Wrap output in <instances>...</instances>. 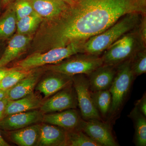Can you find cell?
<instances>
[{
    "label": "cell",
    "instance_id": "9a60e30c",
    "mask_svg": "<svg viewBox=\"0 0 146 146\" xmlns=\"http://www.w3.org/2000/svg\"><path fill=\"white\" fill-rule=\"evenodd\" d=\"M33 9L42 18L52 20L59 17L70 6L60 0H29Z\"/></svg>",
    "mask_w": 146,
    "mask_h": 146
},
{
    "label": "cell",
    "instance_id": "f546056e",
    "mask_svg": "<svg viewBox=\"0 0 146 146\" xmlns=\"http://www.w3.org/2000/svg\"><path fill=\"white\" fill-rule=\"evenodd\" d=\"M14 67L12 68H7L5 67L0 68V82L9 73H10L14 69Z\"/></svg>",
    "mask_w": 146,
    "mask_h": 146
},
{
    "label": "cell",
    "instance_id": "d6986e66",
    "mask_svg": "<svg viewBox=\"0 0 146 146\" xmlns=\"http://www.w3.org/2000/svg\"><path fill=\"white\" fill-rule=\"evenodd\" d=\"M42 100L33 92L19 99L9 100L5 107V115L39 109Z\"/></svg>",
    "mask_w": 146,
    "mask_h": 146
},
{
    "label": "cell",
    "instance_id": "f1b7e54d",
    "mask_svg": "<svg viewBox=\"0 0 146 146\" xmlns=\"http://www.w3.org/2000/svg\"><path fill=\"white\" fill-rule=\"evenodd\" d=\"M8 100L5 98L0 101V121L5 117V110Z\"/></svg>",
    "mask_w": 146,
    "mask_h": 146
},
{
    "label": "cell",
    "instance_id": "5bb4252c",
    "mask_svg": "<svg viewBox=\"0 0 146 146\" xmlns=\"http://www.w3.org/2000/svg\"><path fill=\"white\" fill-rule=\"evenodd\" d=\"M67 131L50 124H41L37 146H67Z\"/></svg>",
    "mask_w": 146,
    "mask_h": 146
},
{
    "label": "cell",
    "instance_id": "ffe728a7",
    "mask_svg": "<svg viewBox=\"0 0 146 146\" xmlns=\"http://www.w3.org/2000/svg\"><path fill=\"white\" fill-rule=\"evenodd\" d=\"M135 128V143L136 146H146V119L135 106L128 115Z\"/></svg>",
    "mask_w": 146,
    "mask_h": 146
},
{
    "label": "cell",
    "instance_id": "ac0fdd59",
    "mask_svg": "<svg viewBox=\"0 0 146 146\" xmlns=\"http://www.w3.org/2000/svg\"><path fill=\"white\" fill-rule=\"evenodd\" d=\"M40 73L33 71L7 90V98L9 100L19 99L33 92L39 81Z\"/></svg>",
    "mask_w": 146,
    "mask_h": 146
},
{
    "label": "cell",
    "instance_id": "1f68e13d",
    "mask_svg": "<svg viewBox=\"0 0 146 146\" xmlns=\"http://www.w3.org/2000/svg\"><path fill=\"white\" fill-rule=\"evenodd\" d=\"M10 146V145L3 138L1 134V131H0V146Z\"/></svg>",
    "mask_w": 146,
    "mask_h": 146
},
{
    "label": "cell",
    "instance_id": "8fae6325",
    "mask_svg": "<svg viewBox=\"0 0 146 146\" xmlns=\"http://www.w3.org/2000/svg\"><path fill=\"white\" fill-rule=\"evenodd\" d=\"M81 116L75 109L44 114L42 122L59 127L68 131L79 128Z\"/></svg>",
    "mask_w": 146,
    "mask_h": 146
},
{
    "label": "cell",
    "instance_id": "cb8c5ba5",
    "mask_svg": "<svg viewBox=\"0 0 146 146\" xmlns=\"http://www.w3.org/2000/svg\"><path fill=\"white\" fill-rule=\"evenodd\" d=\"M67 146H100L79 128L67 131Z\"/></svg>",
    "mask_w": 146,
    "mask_h": 146
},
{
    "label": "cell",
    "instance_id": "44dd1931",
    "mask_svg": "<svg viewBox=\"0 0 146 146\" xmlns=\"http://www.w3.org/2000/svg\"><path fill=\"white\" fill-rule=\"evenodd\" d=\"M91 97L100 115L106 117L110 113L112 103V96L109 89L91 91Z\"/></svg>",
    "mask_w": 146,
    "mask_h": 146
},
{
    "label": "cell",
    "instance_id": "4fadbf2b",
    "mask_svg": "<svg viewBox=\"0 0 146 146\" xmlns=\"http://www.w3.org/2000/svg\"><path fill=\"white\" fill-rule=\"evenodd\" d=\"M117 71V66L102 65L90 73L88 76L92 92L109 89Z\"/></svg>",
    "mask_w": 146,
    "mask_h": 146
},
{
    "label": "cell",
    "instance_id": "484cf974",
    "mask_svg": "<svg viewBox=\"0 0 146 146\" xmlns=\"http://www.w3.org/2000/svg\"><path fill=\"white\" fill-rule=\"evenodd\" d=\"M130 66L134 77L146 73L145 50L141 49L133 55L130 58Z\"/></svg>",
    "mask_w": 146,
    "mask_h": 146
},
{
    "label": "cell",
    "instance_id": "4316f807",
    "mask_svg": "<svg viewBox=\"0 0 146 146\" xmlns=\"http://www.w3.org/2000/svg\"><path fill=\"white\" fill-rule=\"evenodd\" d=\"M12 7L16 14L17 21L35 11L29 0H17Z\"/></svg>",
    "mask_w": 146,
    "mask_h": 146
},
{
    "label": "cell",
    "instance_id": "8992f818",
    "mask_svg": "<svg viewBox=\"0 0 146 146\" xmlns=\"http://www.w3.org/2000/svg\"><path fill=\"white\" fill-rule=\"evenodd\" d=\"M130 66V59L117 66L115 78L109 90L112 96L110 113L115 114L121 107L134 79Z\"/></svg>",
    "mask_w": 146,
    "mask_h": 146
},
{
    "label": "cell",
    "instance_id": "d4e9b609",
    "mask_svg": "<svg viewBox=\"0 0 146 146\" xmlns=\"http://www.w3.org/2000/svg\"><path fill=\"white\" fill-rule=\"evenodd\" d=\"M0 82V89L7 90L18 83L21 80L28 76L34 71V69L22 70L14 68Z\"/></svg>",
    "mask_w": 146,
    "mask_h": 146
},
{
    "label": "cell",
    "instance_id": "e0dca14e",
    "mask_svg": "<svg viewBox=\"0 0 146 146\" xmlns=\"http://www.w3.org/2000/svg\"><path fill=\"white\" fill-rule=\"evenodd\" d=\"M31 40L28 35L18 34L13 36L0 58V68L5 67L24 52Z\"/></svg>",
    "mask_w": 146,
    "mask_h": 146
},
{
    "label": "cell",
    "instance_id": "30bf717a",
    "mask_svg": "<svg viewBox=\"0 0 146 146\" xmlns=\"http://www.w3.org/2000/svg\"><path fill=\"white\" fill-rule=\"evenodd\" d=\"M44 115L37 109L7 115L0 121V128L7 131L23 128L43 121Z\"/></svg>",
    "mask_w": 146,
    "mask_h": 146
},
{
    "label": "cell",
    "instance_id": "d6a6232c",
    "mask_svg": "<svg viewBox=\"0 0 146 146\" xmlns=\"http://www.w3.org/2000/svg\"><path fill=\"white\" fill-rule=\"evenodd\" d=\"M63 1L70 6V7H72L76 4V1L74 0H60Z\"/></svg>",
    "mask_w": 146,
    "mask_h": 146
},
{
    "label": "cell",
    "instance_id": "7402d4cb",
    "mask_svg": "<svg viewBox=\"0 0 146 146\" xmlns=\"http://www.w3.org/2000/svg\"><path fill=\"white\" fill-rule=\"evenodd\" d=\"M16 14L12 7L9 8L0 18V40L13 35L16 27Z\"/></svg>",
    "mask_w": 146,
    "mask_h": 146
},
{
    "label": "cell",
    "instance_id": "277c9868",
    "mask_svg": "<svg viewBox=\"0 0 146 146\" xmlns=\"http://www.w3.org/2000/svg\"><path fill=\"white\" fill-rule=\"evenodd\" d=\"M139 37L140 35L128 33L118 39L105 50L102 57L104 65L117 66L130 59L142 49L138 47L139 40L142 41Z\"/></svg>",
    "mask_w": 146,
    "mask_h": 146
},
{
    "label": "cell",
    "instance_id": "52a82bcc",
    "mask_svg": "<svg viewBox=\"0 0 146 146\" xmlns=\"http://www.w3.org/2000/svg\"><path fill=\"white\" fill-rule=\"evenodd\" d=\"M72 80L83 119L102 121L92 100L88 77L85 74L76 75L72 76Z\"/></svg>",
    "mask_w": 146,
    "mask_h": 146
},
{
    "label": "cell",
    "instance_id": "3957f363",
    "mask_svg": "<svg viewBox=\"0 0 146 146\" xmlns=\"http://www.w3.org/2000/svg\"><path fill=\"white\" fill-rule=\"evenodd\" d=\"M85 42H74L65 46L50 49L46 52H36L16 63L14 68L31 70L48 64H57L73 55L83 53Z\"/></svg>",
    "mask_w": 146,
    "mask_h": 146
},
{
    "label": "cell",
    "instance_id": "5b68a950",
    "mask_svg": "<svg viewBox=\"0 0 146 146\" xmlns=\"http://www.w3.org/2000/svg\"><path fill=\"white\" fill-rule=\"evenodd\" d=\"M81 54L68 60L50 65L47 70L71 76L78 74L87 76L103 65L102 57L85 53Z\"/></svg>",
    "mask_w": 146,
    "mask_h": 146
},
{
    "label": "cell",
    "instance_id": "ba28073f",
    "mask_svg": "<svg viewBox=\"0 0 146 146\" xmlns=\"http://www.w3.org/2000/svg\"><path fill=\"white\" fill-rule=\"evenodd\" d=\"M42 103L39 110L44 114L76 109L78 105L75 90L72 83L54 94Z\"/></svg>",
    "mask_w": 146,
    "mask_h": 146
},
{
    "label": "cell",
    "instance_id": "9c48e42d",
    "mask_svg": "<svg viewBox=\"0 0 146 146\" xmlns=\"http://www.w3.org/2000/svg\"><path fill=\"white\" fill-rule=\"evenodd\" d=\"M79 128L100 146H117L110 126L102 121L82 119Z\"/></svg>",
    "mask_w": 146,
    "mask_h": 146
},
{
    "label": "cell",
    "instance_id": "4dcf8cb0",
    "mask_svg": "<svg viewBox=\"0 0 146 146\" xmlns=\"http://www.w3.org/2000/svg\"><path fill=\"white\" fill-rule=\"evenodd\" d=\"M7 90H2L0 89V101L7 98Z\"/></svg>",
    "mask_w": 146,
    "mask_h": 146
},
{
    "label": "cell",
    "instance_id": "6da1fadb",
    "mask_svg": "<svg viewBox=\"0 0 146 146\" xmlns=\"http://www.w3.org/2000/svg\"><path fill=\"white\" fill-rule=\"evenodd\" d=\"M135 12L142 9L129 0H76L74 6L55 19L41 43L50 49L72 42H85L123 16Z\"/></svg>",
    "mask_w": 146,
    "mask_h": 146
},
{
    "label": "cell",
    "instance_id": "603a6c76",
    "mask_svg": "<svg viewBox=\"0 0 146 146\" xmlns=\"http://www.w3.org/2000/svg\"><path fill=\"white\" fill-rule=\"evenodd\" d=\"M42 18L35 11L17 21L18 34L28 35L36 30L42 22Z\"/></svg>",
    "mask_w": 146,
    "mask_h": 146
},
{
    "label": "cell",
    "instance_id": "e575fe53",
    "mask_svg": "<svg viewBox=\"0 0 146 146\" xmlns=\"http://www.w3.org/2000/svg\"><path fill=\"white\" fill-rule=\"evenodd\" d=\"M129 1H130L131 2L133 3L136 4L138 5V3H136V2L138 1L137 0H129Z\"/></svg>",
    "mask_w": 146,
    "mask_h": 146
},
{
    "label": "cell",
    "instance_id": "d590c367",
    "mask_svg": "<svg viewBox=\"0 0 146 146\" xmlns=\"http://www.w3.org/2000/svg\"><path fill=\"white\" fill-rule=\"evenodd\" d=\"M75 1H76V0H74Z\"/></svg>",
    "mask_w": 146,
    "mask_h": 146
},
{
    "label": "cell",
    "instance_id": "83f0119b",
    "mask_svg": "<svg viewBox=\"0 0 146 146\" xmlns=\"http://www.w3.org/2000/svg\"><path fill=\"white\" fill-rule=\"evenodd\" d=\"M139 111L146 117V95L145 93L143 97L137 101L135 105Z\"/></svg>",
    "mask_w": 146,
    "mask_h": 146
},
{
    "label": "cell",
    "instance_id": "2e32d148",
    "mask_svg": "<svg viewBox=\"0 0 146 146\" xmlns=\"http://www.w3.org/2000/svg\"><path fill=\"white\" fill-rule=\"evenodd\" d=\"M40 127L41 124L37 123L17 130L9 131V137L17 145L37 146Z\"/></svg>",
    "mask_w": 146,
    "mask_h": 146
},
{
    "label": "cell",
    "instance_id": "7a4b0ae2",
    "mask_svg": "<svg viewBox=\"0 0 146 146\" xmlns=\"http://www.w3.org/2000/svg\"><path fill=\"white\" fill-rule=\"evenodd\" d=\"M141 13H127L104 31L92 36L83 45V53L99 56L122 36L138 25Z\"/></svg>",
    "mask_w": 146,
    "mask_h": 146
},
{
    "label": "cell",
    "instance_id": "836d02e7",
    "mask_svg": "<svg viewBox=\"0 0 146 146\" xmlns=\"http://www.w3.org/2000/svg\"><path fill=\"white\" fill-rule=\"evenodd\" d=\"M12 1V0H1V1L3 5H5Z\"/></svg>",
    "mask_w": 146,
    "mask_h": 146
},
{
    "label": "cell",
    "instance_id": "8d00e7d4",
    "mask_svg": "<svg viewBox=\"0 0 146 146\" xmlns=\"http://www.w3.org/2000/svg\"><path fill=\"white\" fill-rule=\"evenodd\" d=\"M1 56H0V58H1Z\"/></svg>",
    "mask_w": 146,
    "mask_h": 146
},
{
    "label": "cell",
    "instance_id": "7c38bea8",
    "mask_svg": "<svg viewBox=\"0 0 146 146\" xmlns=\"http://www.w3.org/2000/svg\"><path fill=\"white\" fill-rule=\"evenodd\" d=\"M53 73L39 81L35 86L36 91L43 94L45 98L72 83V76L55 72Z\"/></svg>",
    "mask_w": 146,
    "mask_h": 146
}]
</instances>
